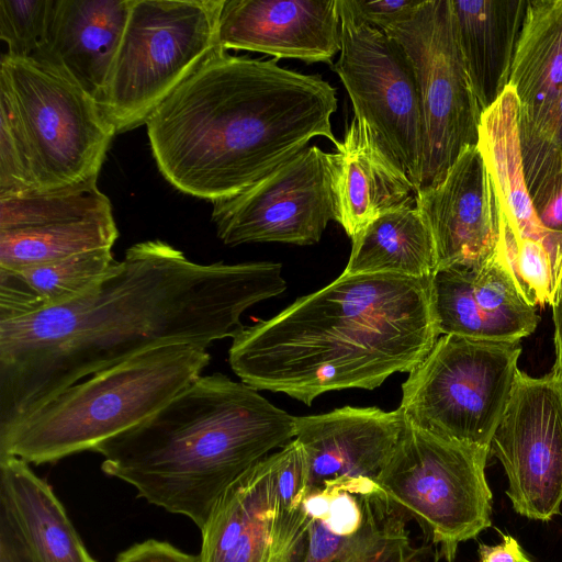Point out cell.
<instances>
[{
    "instance_id": "6da1fadb",
    "label": "cell",
    "mask_w": 562,
    "mask_h": 562,
    "mask_svg": "<svg viewBox=\"0 0 562 562\" xmlns=\"http://www.w3.org/2000/svg\"><path fill=\"white\" fill-rule=\"evenodd\" d=\"M281 268L201 265L145 240L81 296L0 322V440L56 394L140 352L234 338L247 308L286 289Z\"/></svg>"
},
{
    "instance_id": "7a4b0ae2",
    "label": "cell",
    "mask_w": 562,
    "mask_h": 562,
    "mask_svg": "<svg viewBox=\"0 0 562 562\" xmlns=\"http://www.w3.org/2000/svg\"><path fill=\"white\" fill-rule=\"evenodd\" d=\"M277 61L217 52L154 110L147 135L172 187L211 202L229 199L314 137L338 144L336 90Z\"/></svg>"
},
{
    "instance_id": "3957f363",
    "label": "cell",
    "mask_w": 562,
    "mask_h": 562,
    "mask_svg": "<svg viewBox=\"0 0 562 562\" xmlns=\"http://www.w3.org/2000/svg\"><path fill=\"white\" fill-rule=\"evenodd\" d=\"M431 278L340 274L244 326L228 350L231 368L258 391L306 405L330 391L373 390L393 373H409L441 336Z\"/></svg>"
},
{
    "instance_id": "277c9868",
    "label": "cell",
    "mask_w": 562,
    "mask_h": 562,
    "mask_svg": "<svg viewBox=\"0 0 562 562\" xmlns=\"http://www.w3.org/2000/svg\"><path fill=\"white\" fill-rule=\"evenodd\" d=\"M295 437V416L258 390L215 372L200 375L160 409L93 451L102 471L137 497L201 530L223 493Z\"/></svg>"
},
{
    "instance_id": "5b68a950",
    "label": "cell",
    "mask_w": 562,
    "mask_h": 562,
    "mask_svg": "<svg viewBox=\"0 0 562 562\" xmlns=\"http://www.w3.org/2000/svg\"><path fill=\"white\" fill-rule=\"evenodd\" d=\"M206 348L176 344L140 352L77 382L0 440V456L36 465L93 451L136 426L202 375Z\"/></svg>"
},
{
    "instance_id": "8992f818",
    "label": "cell",
    "mask_w": 562,
    "mask_h": 562,
    "mask_svg": "<svg viewBox=\"0 0 562 562\" xmlns=\"http://www.w3.org/2000/svg\"><path fill=\"white\" fill-rule=\"evenodd\" d=\"M225 0H132L105 85L97 99L116 133L145 124L217 52Z\"/></svg>"
},
{
    "instance_id": "52a82bcc",
    "label": "cell",
    "mask_w": 562,
    "mask_h": 562,
    "mask_svg": "<svg viewBox=\"0 0 562 562\" xmlns=\"http://www.w3.org/2000/svg\"><path fill=\"white\" fill-rule=\"evenodd\" d=\"M490 449L442 438L407 423L374 483L414 518L453 562L461 542L491 527Z\"/></svg>"
},
{
    "instance_id": "ba28073f",
    "label": "cell",
    "mask_w": 562,
    "mask_h": 562,
    "mask_svg": "<svg viewBox=\"0 0 562 562\" xmlns=\"http://www.w3.org/2000/svg\"><path fill=\"white\" fill-rule=\"evenodd\" d=\"M520 353L519 341L441 335L402 384L400 408L416 428L490 449Z\"/></svg>"
},
{
    "instance_id": "9c48e42d",
    "label": "cell",
    "mask_w": 562,
    "mask_h": 562,
    "mask_svg": "<svg viewBox=\"0 0 562 562\" xmlns=\"http://www.w3.org/2000/svg\"><path fill=\"white\" fill-rule=\"evenodd\" d=\"M0 85L22 125L35 192L98 181L116 131L91 94L54 66L7 54Z\"/></svg>"
},
{
    "instance_id": "30bf717a",
    "label": "cell",
    "mask_w": 562,
    "mask_h": 562,
    "mask_svg": "<svg viewBox=\"0 0 562 562\" xmlns=\"http://www.w3.org/2000/svg\"><path fill=\"white\" fill-rule=\"evenodd\" d=\"M408 61L419 92L424 153L419 190L439 183L479 143L482 109L458 45L450 0H423L383 31Z\"/></svg>"
},
{
    "instance_id": "8fae6325",
    "label": "cell",
    "mask_w": 562,
    "mask_h": 562,
    "mask_svg": "<svg viewBox=\"0 0 562 562\" xmlns=\"http://www.w3.org/2000/svg\"><path fill=\"white\" fill-rule=\"evenodd\" d=\"M341 49L334 71L352 103L355 120L420 186L424 120L413 70L397 44L359 20L338 0Z\"/></svg>"
},
{
    "instance_id": "7c38bea8",
    "label": "cell",
    "mask_w": 562,
    "mask_h": 562,
    "mask_svg": "<svg viewBox=\"0 0 562 562\" xmlns=\"http://www.w3.org/2000/svg\"><path fill=\"white\" fill-rule=\"evenodd\" d=\"M335 221L328 153L307 146L240 193L213 202L212 222L228 246L321 240Z\"/></svg>"
},
{
    "instance_id": "4fadbf2b",
    "label": "cell",
    "mask_w": 562,
    "mask_h": 562,
    "mask_svg": "<svg viewBox=\"0 0 562 562\" xmlns=\"http://www.w3.org/2000/svg\"><path fill=\"white\" fill-rule=\"evenodd\" d=\"M503 465L516 513L548 521L562 504V374L540 378L518 370L513 392L490 445Z\"/></svg>"
},
{
    "instance_id": "5bb4252c",
    "label": "cell",
    "mask_w": 562,
    "mask_h": 562,
    "mask_svg": "<svg viewBox=\"0 0 562 562\" xmlns=\"http://www.w3.org/2000/svg\"><path fill=\"white\" fill-rule=\"evenodd\" d=\"M117 237L112 204L97 181L0 198L1 269L112 249Z\"/></svg>"
},
{
    "instance_id": "9a60e30c",
    "label": "cell",
    "mask_w": 562,
    "mask_h": 562,
    "mask_svg": "<svg viewBox=\"0 0 562 562\" xmlns=\"http://www.w3.org/2000/svg\"><path fill=\"white\" fill-rule=\"evenodd\" d=\"M415 201L431 233L436 271L476 265L496 250L501 206L477 145L465 147L445 178L417 191Z\"/></svg>"
},
{
    "instance_id": "2e32d148",
    "label": "cell",
    "mask_w": 562,
    "mask_h": 562,
    "mask_svg": "<svg viewBox=\"0 0 562 562\" xmlns=\"http://www.w3.org/2000/svg\"><path fill=\"white\" fill-rule=\"evenodd\" d=\"M406 425L398 407L344 406L295 416V437L306 460V495L355 480H373L394 451Z\"/></svg>"
},
{
    "instance_id": "e0dca14e",
    "label": "cell",
    "mask_w": 562,
    "mask_h": 562,
    "mask_svg": "<svg viewBox=\"0 0 562 562\" xmlns=\"http://www.w3.org/2000/svg\"><path fill=\"white\" fill-rule=\"evenodd\" d=\"M431 291L441 335L516 342L532 334L540 319L497 248L476 265L436 271Z\"/></svg>"
},
{
    "instance_id": "ac0fdd59",
    "label": "cell",
    "mask_w": 562,
    "mask_h": 562,
    "mask_svg": "<svg viewBox=\"0 0 562 562\" xmlns=\"http://www.w3.org/2000/svg\"><path fill=\"white\" fill-rule=\"evenodd\" d=\"M218 34L224 50L330 63L341 49L338 0H225Z\"/></svg>"
},
{
    "instance_id": "d6986e66",
    "label": "cell",
    "mask_w": 562,
    "mask_h": 562,
    "mask_svg": "<svg viewBox=\"0 0 562 562\" xmlns=\"http://www.w3.org/2000/svg\"><path fill=\"white\" fill-rule=\"evenodd\" d=\"M132 0H53L34 59L60 69L95 100L117 52Z\"/></svg>"
},
{
    "instance_id": "ffe728a7",
    "label": "cell",
    "mask_w": 562,
    "mask_h": 562,
    "mask_svg": "<svg viewBox=\"0 0 562 562\" xmlns=\"http://www.w3.org/2000/svg\"><path fill=\"white\" fill-rule=\"evenodd\" d=\"M335 147V153H328L335 221L350 238L415 196L407 173L357 120Z\"/></svg>"
},
{
    "instance_id": "44dd1931",
    "label": "cell",
    "mask_w": 562,
    "mask_h": 562,
    "mask_svg": "<svg viewBox=\"0 0 562 562\" xmlns=\"http://www.w3.org/2000/svg\"><path fill=\"white\" fill-rule=\"evenodd\" d=\"M356 495L363 512L356 533L336 535L305 514L299 530L268 562H419L424 548L412 546L404 509L380 487Z\"/></svg>"
},
{
    "instance_id": "7402d4cb",
    "label": "cell",
    "mask_w": 562,
    "mask_h": 562,
    "mask_svg": "<svg viewBox=\"0 0 562 562\" xmlns=\"http://www.w3.org/2000/svg\"><path fill=\"white\" fill-rule=\"evenodd\" d=\"M278 461L270 453L223 493L201 529V562H268Z\"/></svg>"
},
{
    "instance_id": "603a6c76",
    "label": "cell",
    "mask_w": 562,
    "mask_h": 562,
    "mask_svg": "<svg viewBox=\"0 0 562 562\" xmlns=\"http://www.w3.org/2000/svg\"><path fill=\"white\" fill-rule=\"evenodd\" d=\"M529 0H450L463 63L484 112L509 86Z\"/></svg>"
},
{
    "instance_id": "cb8c5ba5",
    "label": "cell",
    "mask_w": 562,
    "mask_h": 562,
    "mask_svg": "<svg viewBox=\"0 0 562 562\" xmlns=\"http://www.w3.org/2000/svg\"><path fill=\"white\" fill-rule=\"evenodd\" d=\"M0 501L38 562H95L50 485L14 456H0Z\"/></svg>"
},
{
    "instance_id": "d4e9b609",
    "label": "cell",
    "mask_w": 562,
    "mask_h": 562,
    "mask_svg": "<svg viewBox=\"0 0 562 562\" xmlns=\"http://www.w3.org/2000/svg\"><path fill=\"white\" fill-rule=\"evenodd\" d=\"M522 121L541 122L562 92V0H529L510 68Z\"/></svg>"
},
{
    "instance_id": "484cf974",
    "label": "cell",
    "mask_w": 562,
    "mask_h": 562,
    "mask_svg": "<svg viewBox=\"0 0 562 562\" xmlns=\"http://www.w3.org/2000/svg\"><path fill=\"white\" fill-rule=\"evenodd\" d=\"M351 241L344 276L431 278L436 272L434 240L415 196L374 218Z\"/></svg>"
},
{
    "instance_id": "4316f807",
    "label": "cell",
    "mask_w": 562,
    "mask_h": 562,
    "mask_svg": "<svg viewBox=\"0 0 562 562\" xmlns=\"http://www.w3.org/2000/svg\"><path fill=\"white\" fill-rule=\"evenodd\" d=\"M117 260L99 249L22 269L0 268V322L70 302L103 280Z\"/></svg>"
},
{
    "instance_id": "83f0119b",
    "label": "cell",
    "mask_w": 562,
    "mask_h": 562,
    "mask_svg": "<svg viewBox=\"0 0 562 562\" xmlns=\"http://www.w3.org/2000/svg\"><path fill=\"white\" fill-rule=\"evenodd\" d=\"M519 101L508 86L481 116L477 146L494 180L501 215L514 232L526 237L544 233L528 193L519 144Z\"/></svg>"
},
{
    "instance_id": "f1b7e54d",
    "label": "cell",
    "mask_w": 562,
    "mask_h": 562,
    "mask_svg": "<svg viewBox=\"0 0 562 562\" xmlns=\"http://www.w3.org/2000/svg\"><path fill=\"white\" fill-rule=\"evenodd\" d=\"M497 250L526 302L533 307L551 304L562 256L541 240L516 235L502 218Z\"/></svg>"
},
{
    "instance_id": "f546056e",
    "label": "cell",
    "mask_w": 562,
    "mask_h": 562,
    "mask_svg": "<svg viewBox=\"0 0 562 562\" xmlns=\"http://www.w3.org/2000/svg\"><path fill=\"white\" fill-rule=\"evenodd\" d=\"M35 192L29 146L8 90L0 85V198Z\"/></svg>"
},
{
    "instance_id": "4dcf8cb0",
    "label": "cell",
    "mask_w": 562,
    "mask_h": 562,
    "mask_svg": "<svg viewBox=\"0 0 562 562\" xmlns=\"http://www.w3.org/2000/svg\"><path fill=\"white\" fill-rule=\"evenodd\" d=\"M53 0H0V38L7 55L33 58L44 37Z\"/></svg>"
},
{
    "instance_id": "1f68e13d",
    "label": "cell",
    "mask_w": 562,
    "mask_h": 562,
    "mask_svg": "<svg viewBox=\"0 0 562 562\" xmlns=\"http://www.w3.org/2000/svg\"><path fill=\"white\" fill-rule=\"evenodd\" d=\"M345 1L355 16L381 31L406 18L423 2V0Z\"/></svg>"
},
{
    "instance_id": "d6a6232c",
    "label": "cell",
    "mask_w": 562,
    "mask_h": 562,
    "mask_svg": "<svg viewBox=\"0 0 562 562\" xmlns=\"http://www.w3.org/2000/svg\"><path fill=\"white\" fill-rule=\"evenodd\" d=\"M330 492L328 513L323 521L336 535L346 537L356 533L363 519L358 496L346 491L330 490Z\"/></svg>"
},
{
    "instance_id": "836d02e7",
    "label": "cell",
    "mask_w": 562,
    "mask_h": 562,
    "mask_svg": "<svg viewBox=\"0 0 562 562\" xmlns=\"http://www.w3.org/2000/svg\"><path fill=\"white\" fill-rule=\"evenodd\" d=\"M530 199L540 224L562 235V170L541 183Z\"/></svg>"
},
{
    "instance_id": "e575fe53",
    "label": "cell",
    "mask_w": 562,
    "mask_h": 562,
    "mask_svg": "<svg viewBox=\"0 0 562 562\" xmlns=\"http://www.w3.org/2000/svg\"><path fill=\"white\" fill-rule=\"evenodd\" d=\"M0 562H38L14 515L0 501Z\"/></svg>"
},
{
    "instance_id": "d590c367",
    "label": "cell",
    "mask_w": 562,
    "mask_h": 562,
    "mask_svg": "<svg viewBox=\"0 0 562 562\" xmlns=\"http://www.w3.org/2000/svg\"><path fill=\"white\" fill-rule=\"evenodd\" d=\"M115 562H201V559L169 542L148 539L119 553Z\"/></svg>"
},
{
    "instance_id": "8d00e7d4",
    "label": "cell",
    "mask_w": 562,
    "mask_h": 562,
    "mask_svg": "<svg viewBox=\"0 0 562 562\" xmlns=\"http://www.w3.org/2000/svg\"><path fill=\"white\" fill-rule=\"evenodd\" d=\"M479 562H532L510 535H503L502 542L479 546Z\"/></svg>"
},
{
    "instance_id": "74e56055",
    "label": "cell",
    "mask_w": 562,
    "mask_h": 562,
    "mask_svg": "<svg viewBox=\"0 0 562 562\" xmlns=\"http://www.w3.org/2000/svg\"><path fill=\"white\" fill-rule=\"evenodd\" d=\"M519 123L528 126L562 151V92L541 122L531 124L519 117Z\"/></svg>"
},
{
    "instance_id": "f35d334b",
    "label": "cell",
    "mask_w": 562,
    "mask_h": 562,
    "mask_svg": "<svg viewBox=\"0 0 562 562\" xmlns=\"http://www.w3.org/2000/svg\"><path fill=\"white\" fill-rule=\"evenodd\" d=\"M554 325L555 361L553 368L562 374V263L560 267L557 288L551 302Z\"/></svg>"
}]
</instances>
